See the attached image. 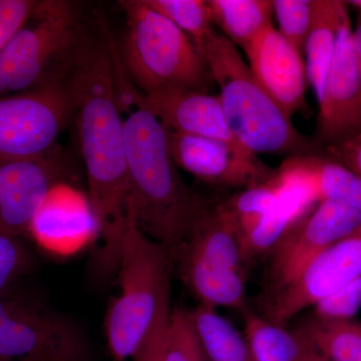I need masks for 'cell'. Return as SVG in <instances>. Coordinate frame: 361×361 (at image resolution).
<instances>
[{"label": "cell", "instance_id": "cell-23", "mask_svg": "<svg viewBox=\"0 0 361 361\" xmlns=\"http://www.w3.org/2000/svg\"><path fill=\"white\" fill-rule=\"evenodd\" d=\"M209 361H255L245 337L212 308L189 310Z\"/></svg>", "mask_w": 361, "mask_h": 361}, {"label": "cell", "instance_id": "cell-15", "mask_svg": "<svg viewBox=\"0 0 361 361\" xmlns=\"http://www.w3.org/2000/svg\"><path fill=\"white\" fill-rule=\"evenodd\" d=\"M121 103L145 109L166 129L180 134L238 142L226 122L219 96L193 90H169L152 94L130 92ZM239 144V142H238Z\"/></svg>", "mask_w": 361, "mask_h": 361}, {"label": "cell", "instance_id": "cell-19", "mask_svg": "<svg viewBox=\"0 0 361 361\" xmlns=\"http://www.w3.org/2000/svg\"><path fill=\"white\" fill-rule=\"evenodd\" d=\"M346 1L317 0V6L306 39L304 52L308 82L318 104L322 99L330 63L336 51L342 25L349 18Z\"/></svg>", "mask_w": 361, "mask_h": 361}, {"label": "cell", "instance_id": "cell-16", "mask_svg": "<svg viewBox=\"0 0 361 361\" xmlns=\"http://www.w3.org/2000/svg\"><path fill=\"white\" fill-rule=\"evenodd\" d=\"M173 263H196L246 273L250 265L238 222L222 201L207 200L186 241L172 252Z\"/></svg>", "mask_w": 361, "mask_h": 361}, {"label": "cell", "instance_id": "cell-20", "mask_svg": "<svg viewBox=\"0 0 361 361\" xmlns=\"http://www.w3.org/2000/svg\"><path fill=\"white\" fill-rule=\"evenodd\" d=\"M175 268L199 305L215 310L234 308L242 313L248 310L245 272L196 263H180Z\"/></svg>", "mask_w": 361, "mask_h": 361}, {"label": "cell", "instance_id": "cell-13", "mask_svg": "<svg viewBox=\"0 0 361 361\" xmlns=\"http://www.w3.org/2000/svg\"><path fill=\"white\" fill-rule=\"evenodd\" d=\"M59 152L39 160L0 165V230L23 237L54 189L65 179Z\"/></svg>", "mask_w": 361, "mask_h": 361}, {"label": "cell", "instance_id": "cell-21", "mask_svg": "<svg viewBox=\"0 0 361 361\" xmlns=\"http://www.w3.org/2000/svg\"><path fill=\"white\" fill-rule=\"evenodd\" d=\"M244 337L255 361H301L310 341L298 330L271 322L250 310L243 312Z\"/></svg>", "mask_w": 361, "mask_h": 361}, {"label": "cell", "instance_id": "cell-24", "mask_svg": "<svg viewBox=\"0 0 361 361\" xmlns=\"http://www.w3.org/2000/svg\"><path fill=\"white\" fill-rule=\"evenodd\" d=\"M296 330L327 361H361V322H326L311 316Z\"/></svg>", "mask_w": 361, "mask_h": 361}, {"label": "cell", "instance_id": "cell-37", "mask_svg": "<svg viewBox=\"0 0 361 361\" xmlns=\"http://www.w3.org/2000/svg\"><path fill=\"white\" fill-rule=\"evenodd\" d=\"M346 4L355 7L357 11L358 16H361V0H349V1H346Z\"/></svg>", "mask_w": 361, "mask_h": 361}, {"label": "cell", "instance_id": "cell-12", "mask_svg": "<svg viewBox=\"0 0 361 361\" xmlns=\"http://www.w3.org/2000/svg\"><path fill=\"white\" fill-rule=\"evenodd\" d=\"M319 106L314 142L318 149L361 134V68L350 18L342 25Z\"/></svg>", "mask_w": 361, "mask_h": 361}, {"label": "cell", "instance_id": "cell-33", "mask_svg": "<svg viewBox=\"0 0 361 361\" xmlns=\"http://www.w3.org/2000/svg\"><path fill=\"white\" fill-rule=\"evenodd\" d=\"M322 149L324 155L345 166L361 178V134Z\"/></svg>", "mask_w": 361, "mask_h": 361}, {"label": "cell", "instance_id": "cell-2", "mask_svg": "<svg viewBox=\"0 0 361 361\" xmlns=\"http://www.w3.org/2000/svg\"><path fill=\"white\" fill-rule=\"evenodd\" d=\"M135 108L123 122L128 211L140 231L173 252L189 237L205 199L180 176L165 127L148 111Z\"/></svg>", "mask_w": 361, "mask_h": 361}, {"label": "cell", "instance_id": "cell-18", "mask_svg": "<svg viewBox=\"0 0 361 361\" xmlns=\"http://www.w3.org/2000/svg\"><path fill=\"white\" fill-rule=\"evenodd\" d=\"M278 176V174H277ZM282 191L276 205L242 233L249 263L262 256L269 255L282 237L297 221L314 208L316 203L302 187L281 179Z\"/></svg>", "mask_w": 361, "mask_h": 361}, {"label": "cell", "instance_id": "cell-34", "mask_svg": "<svg viewBox=\"0 0 361 361\" xmlns=\"http://www.w3.org/2000/svg\"><path fill=\"white\" fill-rule=\"evenodd\" d=\"M20 295H16V294H11L9 290L0 293V325L16 307V304L20 301Z\"/></svg>", "mask_w": 361, "mask_h": 361}, {"label": "cell", "instance_id": "cell-14", "mask_svg": "<svg viewBox=\"0 0 361 361\" xmlns=\"http://www.w3.org/2000/svg\"><path fill=\"white\" fill-rule=\"evenodd\" d=\"M244 51L254 77L289 118L310 111L306 102L310 82L302 54L273 25L259 33Z\"/></svg>", "mask_w": 361, "mask_h": 361}, {"label": "cell", "instance_id": "cell-4", "mask_svg": "<svg viewBox=\"0 0 361 361\" xmlns=\"http://www.w3.org/2000/svg\"><path fill=\"white\" fill-rule=\"evenodd\" d=\"M118 273L120 293L104 317L109 349L115 361L133 358L164 303L170 299L172 252L140 231L128 211Z\"/></svg>", "mask_w": 361, "mask_h": 361}, {"label": "cell", "instance_id": "cell-1", "mask_svg": "<svg viewBox=\"0 0 361 361\" xmlns=\"http://www.w3.org/2000/svg\"><path fill=\"white\" fill-rule=\"evenodd\" d=\"M99 30L90 35L80 30L59 71L73 101L90 211L103 240L94 263L102 270L115 271L128 223L130 190L118 97L120 63L111 37L104 25Z\"/></svg>", "mask_w": 361, "mask_h": 361}, {"label": "cell", "instance_id": "cell-35", "mask_svg": "<svg viewBox=\"0 0 361 361\" xmlns=\"http://www.w3.org/2000/svg\"><path fill=\"white\" fill-rule=\"evenodd\" d=\"M353 49L361 68V16H358L355 30H353Z\"/></svg>", "mask_w": 361, "mask_h": 361}, {"label": "cell", "instance_id": "cell-27", "mask_svg": "<svg viewBox=\"0 0 361 361\" xmlns=\"http://www.w3.org/2000/svg\"><path fill=\"white\" fill-rule=\"evenodd\" d=\"M164 361H209L189 310L185 308L175 307L171 311Z\"/></svg>", "mask_w": 361, "mask_h": 361}, {"label": "cell", "instance_id": "cell-11", "mask_svg": "<svg viewBox=\"0 0 361 361\" xmlns=\"http://www.w3.org/2000/svg\"><path fill=\"white\" fill-rule=\"evenodd\" d=\"M361 276V226L311 261L286 288L266 300L264 316L286 326L294 316Z\"/></svg>", "mask_w": 361, "mask_h": 361}, {"label": "cell", "instance_id": "cell-22", "mask_svg": "<svg viewBox=\"0 0 361 361\" xmlns=\"http://www.w3.org/2000/svg\"><path fill=\"white\" fill-rule=\"evenodd\" d=\"M212 23L226 39L245 49L252 40L272 25V0H207Z\"/></svg>", "mask_w": 361, "mask_h": 361}, {"label": "cell", "instance_id": "cell-28", "mask_svg": "<svg viewBox=\"0 0 361 361\" xmlns=\"http://www.w3.org/2000/svg\"><path fill=\"white\" fill-rule=\"evenodd\" d=\"M317 0H272L280 35L303 54L312 26Z\"/></svg>", "mask_w": 361, "mask_h": 361}, {"label": "cell", "instance_id": "cell-29", "mask_svg": "<svg viewBox=\"0 0 361 361\" xmlns=\"http://www.w3.org/2000/svg\"><path fill=\"white\" fill-rule=\"evenodd\" d=\"M313 317L326 322H346L361 310V276L312 306Z\"/></svg>", "mask_w": 361, "mask_h": 361}, {"label": "cell", "instance_id": "cell-26", "mask_svg": "<svg viewBox=\"0 0 361 361\" xmlns=\"http://www.w3.org/2000/svg\"><path fill=\"white\" fill-rule=\"evenodd\" d=\"M281 191L276 174L269 182L241 190L222 202L238 222L242 234L274 208Z\"/></svg>", "mask_w": 361, "mask_h": 361}, {"label": "cell", "instance_id": "cell-32", "mask_svg": "<svg viewBox=\"0 0 361 361\" xmlns=\"http://www.w3.org/2000/svg\"><path fill=\"white\" fill-rule=\"evenodd\" d=\"M170 302V299H168L161 305L146 338L133 356L134 361H164L166 334L172 311Z\"/></svg>", "mask_w": 361, "mask_h": 361}, {"label": "cell", "instance_id": "cell-5", "mask_svg": "<svg viewBox=\"0 0 361 361\" xmlns=\"http://www.w3.org/2000/svg\"><path fill=\"white\" fill-rule=\"evenodd\" d=\"M118 4L127 18L123 63L142 94L169 90L208 94L212 75L192 40L145 0Z\"/></svg>", "mask_w": 361, "mask_h": 361}, {"label": "cell", "instance_id": "cell-6", "mask_svg": "<svg viewBox=\"0 0 361 361\" xmlns=\"http://www.w3.org/2000/svg\"><path fill=\"white\" fill-rule=\"evenodd\" d=\"M73 118L59 68L32 89L0 97V165L51 156Z\"/></svg>", "mask_w": 361, "mask_h": 361}, {"label": "cell", "instance_id": "cell-17", "mask_svg": "<svg viewBox=\"0 0 361 361\" xmlns=\"http://www.w3.org/2000/svg\"><path fill=\"white\" fill-rule=\"evenodd\" d=\"M277 174L302 187L316 204L334 202L361 214V178L322 152L287 157Z\"/></svg>", "mask_w": 361, "mask_h": 361}, {"label": "cell", "instance_id": "cell-9", "mask_svg": "<svg viewBox=\"0 0 361 361\" xmlns=\"http://www.w3.org/2000/svg\"><path fill=\"white\" fill-rule=\"evenodd\" d=\"M360 226L361 214L349 207L334 202L316 204L268 255L266 300L291 284L325 249L353 234Z\"/></svg>", "mask_w": 361, "mask_h": 361}, {"label": "cell", "instance_id": "cell-8", "mask_svg": "<svg viewBox=\"0 0 361 361\" xmlns=\"http://www.w3.org/2000/svg\"><path fill=\"white\" fill-rule=\"evenodd\" d=\"M0 360L92 361V351L75 320L20 297L0 325Z\"/></svg>", "mask_w": 361, "mask_h": 361}, {"label": "cell", "instance_id": "cell-25", "mask_svg": "<svg viewBox=\"0 0 361 361\" xmlns=\"http://www.w3.org/2000/svg\"><path fill=\"white\" fill-rule=\"evenodd\" d=\"M151 8L177 26L202 51L214 32L207 0H145Z\"/></svg>", "mask_w": 361, "mask_h": 361}, {"label": "cell", "instance_id": "cell-3", "mask_svg": "<svg viewBox=\"0 0 361 361\" xmlns=\"http://www.w3.org/2000/svg\"><path fill=\"white\" fill-rule=\"evenodd\" d=\"M201 54L219 85L228 127L241 146L256 155L288 157L319 151L261 87L237 47L224 35L213 32Z\"/></svg>", "mask_w": 361, "mask_h": 361}, {"label": "cell", "instance_id": "cell-7", "mask_svg": "<svg viewBox=\"0 0 361 361\" xmlns=\"http://www.w3.org/2000/svg\"><path fill=\"white\" fill-rule=\"evenodd\" d=\"M80 32L71 2L39 1L30 20L0 52V97L44 82L71 51Z\"/></svg>", "mask_w": 361, "mask_h": 361}, {"label": "cell", "instance_id": "cell-31", "mask_svg": "<svg viewBox=\"0 0 361 361\" xmlns=\"http://www.w3.org/2000/svg\"><path fill=\"white\" fill-rule=\"evenodd\" d=\"M37 0H0V52L35 13Z\"/></svg>", "mask_w": 361, "mask_h": 361}, {"label": "cell", "instance_id": "cell-10", "mask_svg": "<svg viewBox=\"0 0 361 361\" xmlns=\"http://www.w3.org/2000/svg\"><path fill=\"white\" fill-rule=\"evenodd\" d=\"M166 129V128H165ZM176 166L211 186L247 188L269 182L277 170L266 166L238 142L180 134L166 129Z\"/></svg>", "mask_w": 361, "mask_h": 361}, {"label": "cell", "instance_id": "cell-38", "mask_svg": "<svg viewBox=\"0 0 361 361\" xmlns=\"http://www.w3.org/2000/svg\"><path fill=\"white\" fill-rule=\"evenodd\" d=\"M0 361H32V360H0Z\"/></svg>", "mask_w": 361, "mask_h": 361}, {"label": "cell", "instance_id": "cell-30", "mask_svg": "<svg viewBox=\"0 0 361 361\" xmlns=\"http://www.w3.org/2000/svg\"><path fill=\"white\" fill-rule=\"evenodd\" d=\"M32 255L23 238L0 230V293L30 269Z\"/></svg>", "mask_w": 361, "mask_h": 361}, {"label": "cell", "instance_id": "cell-36", "mask_svg": "<svg viewBox=\"0 0 361 361\" xmlns=\"http://www.w3.org/2000/svg\"><path fill=\"white\" fill-rule=\"evenodd\" d=\"M301 361H327L317 350L314 346L311 344L310 341V345H308L307 350H306L305 355H303Z\"/></svg>", "mask_w": 361, "mask_h": 361}]
</instances>
